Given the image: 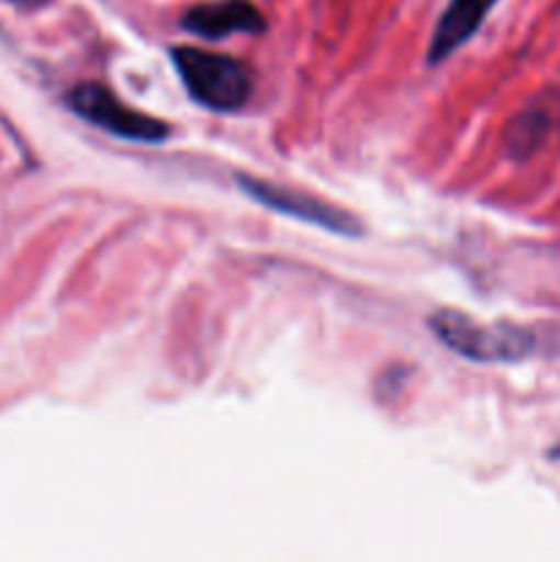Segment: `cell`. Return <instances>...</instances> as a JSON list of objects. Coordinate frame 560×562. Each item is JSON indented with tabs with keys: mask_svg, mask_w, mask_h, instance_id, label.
Listing matches in <instances>:
<instances>
[{
	"mask_svg": "<svg viewBox=\"0 0 560 562\" xmlns=\"http://www.w3.org/2000/svg\"><path fill=\"white\" fill-rule=\"evenodd\" d=\"M432 333L472 362H519L536 351V335L516 324H481L461 311H437L428 316Z\"/></svg>",
	"mask_w": 560,
	"mask_h": 562,
	"instance_id": "cell-1",
	"label": "cell"
},
{
	"mask_svg": "<svg viewBox=\"0 0 560 562\" xmlns=\"http://www.w3.org/2000/svg\"><path fill=\"white\" fill-rule=\"evenodd\" d=\"M170 58L187 93L203 108L231 113L250 99L253 77L242 60L198 47H173Z\"/></svg>",
	"mask_w": 560,
	"mask_h": 562,
	"instance_id": "cell-2",
	"label": "cell"
},
{
	"mask_svg": "<svg viewBox=\"0 0 560 562\" xmlns=\"http://www.w3.org/2000/svg\"><path fill=\"white\" fill-rule=\"evenodd\" d=\"M66 104L88 124L99 126L115 137H124V140L159 143L170 135V126L165 121L130 108L99 82H82V86L71 88L66 93Z\"/></svg>",
	"mask_w": 560,
	"mask_h": 562,
	"instance_id": "cell-3",
	"label": "cell"
},
{
	"mask_svg": "<svg viewBox=\"0 0 560 562\" xmlns=\"http://www.w3.org/2000/svg\"><path fill=\"white\" fill-rule=\"evenodd\" d=\"M236 184L245 195H250L253 201H258L261 206L272 209V212L285 214V217L302 220L307 225H318V228H327L338 236H362V223L346 209L333 206V203L322 201V198L311 195V192H300L294 187L272 184L267 179H256V176L239 173L236 176Z\"/></svg>",
	"mask_w": 560,
	"mask_h": 562,
	"instance_id": "cell-4",
	"label": "cell"
},
{
	"mask_svg": "<svg viewBox=\"0 0 560 562\" xmlns=\"http://www.w3.org/2000/svg\"><path fill=\"white\" fill-rule=\"evenodd\" d=\"M181 27L201 38H225L231 33H256L267 31L261 9L250 0H209L184 11Z\"/></svg>",
	"mask_w": 560,
	"mask_h": 562,
	"instance_id": "cell-5",
	"label": "cell"
},
{
	"mask_svg": "<svg viewBox=\"0 0 560 562\" xmlns=\"http://www.w3.org/2000/svg\"><path fill=\"white\" fill-rule=\"evenodd\" d=\"M497 3L500 0H448L432 33V44L426 53L428 64H443L448 55L464 47Z\"/></svg>",
	"mask_w": 560,
	"mask_h": 562,
	"instance_id": "cell-6",
	"label": "cell"
},
{
	"mask_svg": "<svg viewBox=\"0 0 560 562\" xmlns=\"http://www.w3.org/2000/svg\"><path fill=\"white\" fill-rule=\"evenodd\" d=\"M549 124H552V121H549L547 113H541V110H527L525 115H519V119L511 124L508 148L516 157H527V154L547 137Z\"/></svg>",
	"mask_w": 560,
	"mask_h": 562,
	"instance_id": "cell-7",
	"label": "cell"
},
{
	"mask_svg": "<svg viewBox=\"0 0 560 562\" xmlns=\"http://www.w3.org/2000/svg\"><path fill=\"white\" fill-rule=\"evenodd\" d=\"M11 3H14V5H20V9H27V11H33V9H42V5L53 3V0H11Z\"/></svg>",
	"mask_w": 560,
	"mask_h": 562,
	"instance_id": "cell-8",
	"label": "cell"
}]
</instances>
